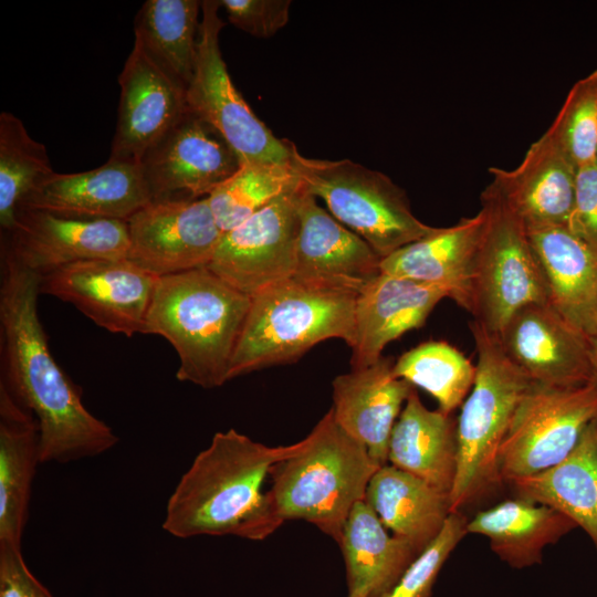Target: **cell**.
<instances>
[{
  "instance_id": "obj_1",
  "label": "cell",
  "mask_w": 597,
  "mask_h": 597,
  "mask_svg": "<svg viewBox=\"0 0 597 597\" xmlns=\"http://www.w3.org/2000/svg\"><path fill=\"white\" fill-rule=\"evenodd\" d=\"M0 386L35 418L40 463H67L111 450L118 437L87 410L53 358L38 312L40 275L1 250Z\"/></svg>"
},
{
  "instance_id": "obj_2",
  "label": "cell",
  "mask_w": 597,
  "mask_h": 597,
  "mask_svg": "<svg viewBox=\"0 0 597 597\" xmlns=\"http://www.w3.org/2000/svg\"><path fill=\"white\" fill-rule=\"evenodd\" d=\"M304 439L269 447L234 429L216 432L170 494L163 528L179 538L234 535L262 541L282 525L268 492L273 464L296 454Z\"/></svg>"
},
{
  "instance_id": "obj_3",
  "label": "cell",
  "mask_w": 597,
  "mask_h": 597,
  "mask_svg": "<svg viewBox=\"0 0 597 597\" xmlns=\"http://www.w3.org/2000/svg\"><path fill=\"white\" fill-rule=\"evenodd\" d=\"M250 305V295L207 266L160 276L143 334L159 335L171 344L179 358V381L220 387L230 380Z\"/></svg>"
},
{
  "instance_id": "obj_4",
  "label": "cell",
  "mask_w": 597,
  "mask_h": 597,
  "mask_svg": "<svg viewBox=\"0 0 597 597\" xmlns=\"http://www.w3.org/2000/svg\"><path fill=\"white\" fill-rule=\"evenodd\" d=\"M379 468L329 409L304 438L301 451L271 467L266 492L282 522L306 521L339 543L353 506L365 500Z\"/></svg>"
},
{
  "instance_id": "obj_5",
  "label": "cell",
  "mask_w": 597,
  "mask_h": 597,
  "mask_svg": "<svg viewBox=\"0 0 597 597\" xmlns=\"http://www.w3.org/2000/svg\"><path fill=\"white\" fill-rule=\"evenodd\" d=\"M357 294L290 277L251 296L229 379L298 359L316 344L354 339Z\"/></svg>"
},
{
  "instance_id": "obj_6",
  "label": "cell",
  "mask_w": 597,
  "mask_h": 597,
  "mask_svg": "<svg viewBox=\"0 0 597 597\" xmlns=\"http://www.w3.org/2000/svg\"><path fill=\"white\" fill-rule=\"evenodd\" d=\"M475 378L457 421V473L451 513L502 485L499 454L515 409L532 380L504 353L495 333L472 321Z\"/></svg>"
},
{
  "instance_id": "obj_7",
  "label": "cell",
  "mask_w": 597,
  "mask_h": 597,
  "mask_svg": "<svg viewBox=\"0 0 597 597\" xmlns=\"http://www.w3.org/2000/svg\"><path fill=\"white\" fill-rule=\"evenodd\" d=\"M291 164L303 187L381 259L437 230L412 213L405 190L381 171L349 159L308 158L295 145Z\"/></svg>"
},
{
  "instance_id": "obj_8",
  "label": "cell",
  "mask_w": 597,
  "mask_h": 597,
  "mask_svg": "<svg viewBox=\"0 0 597 597\" xmlns=\"http://www.w3.org/2000/svg\"><path fill=\"white\" fill-rule=\"evenodd\" d=\"M484 216L469 313L485 329L499 334L511 316L532 303H547L544 274L528 231L502 190L491 181L481 195Z\"/></svg>"
},
{
  "instance_id": "obj_9",
  "label": "cell",
  "mask_w": 597,
  "mask_h": 597,
  "mask_svg": "<svg viewBox=\"0 0 597 597\" xmlns=\"http://www.w3.org/2000/svg\"><path fill=\"white\" fill-rule=\"evenodd\" d=\"M597 418V378L575 387L532 381L502 442L499 465L504 483L557 464Z\"/></svg>"
},
{
  "instance_id": "obj_10",
  "label": "cell",
  "mask_w": 597,
  "mask_h": 597,
  "mask_svg": "<svg viewBox=\"0 0 597 597\" xmlns=\"http://www.w3.org/2000/svg\"><path fill=\"white\" fill-rule=\"evenodd\" d=\"M217 0L201 1V21L195 72L187 87L190 112L211 125L243 163L287 164L294 144L277 138L254 114L231 81L219 34L226 25Z\"/></svg>"
},
{
  "instance_id": "obj_11",
  "label": "cell",
  "mask_w": 597,
  "mask_h": 597,
  "mask_svg": "<svg viewBox=\"0 0 597 597\" xmlns=\"http://www.w3.org/2000/svg\"><path fill=\"white\" fill-rule=\"evenodd\" d=\"M159 276L126 259L80 261L40 276V293L73 304L97 326L143 334Z\"/></svg>"
},
{
  "instance_id": "obj_12",
  "label": "cell",
  "mask_w": 597,
  "mask_h": 597,
  "mask_svg": "<svg viewBox=\"0 0 597 597\" xmlns=\"http://www.w3.org/2000/svg\"><path fill=\"white\" fill-rule=\"evenodd\" d=\"M139 166L151 201L207 198L241 160L207 122L188 111L143 155Z\"/></svg>"
},
{
  "instance_id": "obj_13",
  "label": "cell",
  "mask_w": 597,
  "mask_h": 597,
  "mask_svg": "<svg viewBox=\"0 0 597 597\" xmlns=\"http://www.w3.org/2000/svg\"><path fill=\"white\" fill-rule=\"evenodd\" d=\"M301 185L223 233L208 269L252 296L294 275Z\"/></svg>"
},
{
  "instance_id": "obj_14",
  "label": "cell",
  "mask_w": 597,
  "mask_h": 597,
  "mask_svg": "<svg viewBox=\"0 0 597 597\" xmlns=\"http://www.w3.org/2000/svg\"><path fill=\"white\" fill-rule=\"evenodd\" d=\"M126 224L127 259L159 277L208 266L223 235L207 198L150 201Z\"/></svg>"
},
{
  "instance_id": "obj_15",
  "label": "cell",
  "mask_w": 597,
  "mask_h": 597,
  "mask_svg": "<svg viewBox=\"0 0 597 597\" xmlns=\"http://www.w3.org/2000/svg\"><path fill=\"white\" fill-rule=\"evenodd\" d=\"M1 250L41 275L95 259H126V221L80 220L36 210H20L14 227L2 234Z\"/></svg>"
},
{
  "instance_id": "obj_16",
  "label": "cell",
  "mask_w": 597,
  "mask_h": 597,
  "mask_svg": "<svg viewBox=\"0 0 597 597\" xmlns=\"http://www.w3.org/2000/svg\"><path fill=\"white\" fill-rule=\"evenodd\" d=\"M496 335L510 360L534 383L575 387L597 378L586 337L548 303L521 307Z\"/></svg>"
},
{
  "instance_id": "obj_17",
  "label": "cell",
  "mask_w": 597,
  "mask_h": 597,
  "mask_svg": "<svg viewBox=\"0 0 597 597\" xmlns=\"http://www.w3.org/2000/svg\"><path fill=\"white\" fill-rule=\"evenodd\" d=\"M316 199L301 186L293 277L358 295L381 273V258L363 238L321 207Z\"/></svg>"
},
{
  "instance_id": "obj_18",
  "label": "cell",
  "mask_w": 597,
  "mask_h": 597,
  "mask_svg": "<svg viewBox=\"0 0 597 597\" xmlns=\"http://www.w3.org/2000/svg\"><path fill=\"white\" fill-rule=\"evenodd\" d=\"M118 115L109 158L139 164L145 151L187 111V88L135 39L118 76Z\"/></svg>"
},
{
  "instance_id": "obj_19",
  "label": "cell",
  "mask_w": 597,
  "mask_h": 597,
  "mask_svg": "<svg viewBox=\"0 0 597 597\" xmlns=\"http://www.w3.org/2000/svg\"><path fill=\"white\" fill-rule=\"evenodd\" d=\"M150 201L139 164L108 158L104 165L87 171H54L30 192L19 211L36 210L80 220L127 221Z\"/></svg>"
},
{
  "instance_id": "obj_20",
  "label": "cell",
  "mask_w": 597,
  "mask_h": 597,
  "mask_svg": "<svg viewBox=\"0 0 597 597\" xmlns=\"http://www.w3.org/2000/svg\"><path fill=\"white\" fill-rule=\"evenodd\" d=\"M489 171L527 231L568 227L577 167L547 132L530 146L517 167Z\"/></svg>"
},
{
  "instance_id": "obj_21",
  "label": "cell",
  "mask_w": 597,
  "mask_h": 597,
  "mask_svg": "<svg viewBox=\"0 0 597 597\" xmlns=\"http://www.w3.org/2000/svg\"><path fill=\"white\" fill-rule=\"evenodd\" d=\"M394 362L381 356L375 364L352 369L332 381L337 425L364 444L380 467L388 462L392 428L413 386L392 373Z\"/></svg>"
},
{
  "instance_id": "obj_22",
  "label": "cell",
  "mask_w": 597,
  "mask_h": 597,
  "mask_svg": "<svg viewBox=\"0 0 597 597\" xmlns=\"http://www.w3.org/2000/svg\"><path fill=\"white\" fill-rule=\"evenodd\" d=\"M446 297L440 287L381 272L356 297L352 369L375 364L386 345L423 325Z\"/></svg>"
},
{
  "instance_id": "obj_23",
  "label": "cell",
  "mask_w": 597,
  "mask_h": 597,
  "mask_svg": "<svg viewBox=\"0 0 597 597\" xmlns=\"http://www.w3.org/2000/svg\"><path fill=\"white\" fill-rule=\"evenodd\" d=\"M484 216L462 218L447 228L411 242L380 261L383 273L442 289L468 312L471 306L474 261Z\"/></svg>"
},
{
  "instance_id": "obj_24",
  "label": "cell",
  "mask_w": 597,
  "mask_h": 597,
  "mask_svg": "<svg viewBox=\"0 0 597 597\" xmlns=\"http://www.w3.org/2000/svg\"><path fill=\"white\" fill-rule=\"evenodd\" d=\"M547 303L584 336L597 311V253L565 227L528 231Z\"/></svg>"
},
{
  "instance_id": "obj_25",
  "label": "cell",
  "mask_w": 597,
  "mask_h": 597,
  "mask_svg": "<svg viewBox=\"0 0 597 597\" xmlns=\"http://www.w3.org/2000/svg\"><path fill=\"white\" fill-rule=\"evenodd\" d=\"M39 463L36 420L0 386V546L22 548Z\"/></svg>"
},
{
  "instance_id": "obj_26",
  "label": "cell",
  "mask_w": 597,
  "mask_h": 597,
  "mask_svg": "<svg viewBox=\"0 0 597 597\" xmlns=\"http://www.w3.org/2000/svg\"><path fill=\"white\" fill-rule=\"evenodd\" d=\"M457 422L429 410L413 388L391 431L388 461L450 494L457 473Z\"/></svg>"
},
{
  "instance_id": "obj_27",
  "label": "cell",
  "mask_w": 597,
  "mask_h": 597,
  "mask_svg": "<svg viewBox=\"0 0 597 597\" xmlns=\"http://www.w3.org/2000/svg\"><path fill=\"white\" fill-rule=\"evenodd\" d=\"M506 483L512 486L515 498L566 515L583 528L597 549V418L561 462Z\"/></svg>"
},
{
  "instance_id": "obj_28",
  "label": "cell",
  "mask_w": 597,
  "mask_h": 597,
  "mask_svg": "<svg viewBox=\"0 0 597 597\" xmlns=\"http://www.w3.org/2000/svg\"><path fill=\"white\" fill-rule=\"evenodd\" d=\"M338 544L350 597H381L419 555L409 542L389 535L365 501L353 506Z\"/></svg>"
},
{
  "instance_id": "obj_29",
  "label": "cell",
  "mask_w": 597,
  "mask_h": 597,
  "mask_svg": "<svg viewBox=\"0 0 597 597\" xmlns=\"http://www.w3.org/2000/svg\"><path fill=\"white\" fill-rule=\"evenodd\" d=\"M392 535L420 554L451 514L449 494L391 464L373 475L364 500Z\"/></svg>"
},
{
  "instance_id": "obj_30",
  "label": "cell",
  "mask_w": 597,
  "mask_h": 597,
  "mask_svg": "<svg viewBox=\"0 0 597 597\" xmlns=\"http://www.w3.org/2000/svg\"><path fill=\"white\" fill-rule=\"evenodd\" d=\"M576 527L561 512L519 498L479 512L467 524L468 533L486 536L491 549L513 568L541 564L544 547Z\"/></svg>"
},
{
  "instance_id": "obj_31",
  "label": "cell",
  "mask_w": 597,
  "mask_h": 597,
  "mask_svg": "<svg viewBox=\"0 0 597 597\" xmlns=\"http://www.w3.org/2000/svg\"><path fill=\"white\" fill-rule=\"evenodd\" d=\"M200 14L198 0H147L135 17V39L186 88L197 61Z\"/></svg>"
},
{
  "instance_id": "obj_32",
  "label": "cell",
  "mask_w": 597,
  "mask_h": 597,
  "mask_svg": "<svg viewBox=\"0 0 597 597\" xmlns=\"http://www.w3.org/2000/svg\"><path fill=\"white\" fill-rule=\"evenodd\" d=\"M45 146L9 112L0 114V227L10 231L24 199L52 175Z\"/></svg>"
},
{
  "instance_id": "obj_33",
  "label": "cell",
  "mask_w": 597,
  "mask_h": 597,
  "mask_svg": "<svg viewBox=\"0 0 597 597\" xmlns=\"http://www.w3.org/2000/svg\"><path fill=\"white\" fill-rule=\"evenodd\" d=\"M300 185L291 161L243 163L207 199L217 224L224 233Z\"/></svg>"
},
{
  "instance_id": "obj_34",
  "label": "cell",
  "mask_w": 597,
  "mask_h": 597,
  "mask_svg": "<svg viewBox=\"0 0 597 597\" xmlns=\"http://www.w3.org/2000/svg\"><path fill=\"white\" fill-rule=\"evenodd\" d=\"M396 377L430 394L443 413L463 404L475 378V366L460 350L442 341H429L404 353L394 363Z\"/></svg>"
},
{
  "instance_id": "obj_35",
  "label": "cell",
  "mask_w": 597,
  "mask_h": 597,
  "mask_svg": "<svg viewBox=\"0 0 597 597\" xmlns=\"http://www.w3.org/2000/svg\"><path fill=\"white\" fill-rule=\"evenodd\" d=\"M546 132L577 169L597 159V70L572 86Z\"/></svg>"
},
{
  "instance_id": "obj_36",
  "label": "cell",
  "mask_w": 597,
  "mask_h": 597,
  "mask_svg": "<svg viewBox=\"0 0 597 597\" xmlns=\"http://www.w3.org/2000/svg\"><path fill=\"white\" fill-rule=\"evenodd\" d=\"M467 519L451 513L437 537L413 559L381 597H431L437 576L457 544L468 533Z\"/></svg>"
},
{
  "instance_id": "obj_37",
  "label": "cell",
  "mask_w": 597,
  "mask_h": 597,
  "mask_svg": "<svg viewBox=\"0 0 597 597\" xmlns=\"http://www.w3.org/2000/svg\"><path fill=\"white\" fill-rule=\"evenodd\" d=\"M219 4L230 23L256 38L274 35L290 18V0H220Z\"/></svg>"
},
{
  "instance_id": "obj_38",
  "label": "cell",
  "mask_w": 597,
  "mask_h": 597,
  "mask_svg": "<svg viewBox=\"0 0 597 597\" xmlns=\"http://www.w3.org/2000/svg\"><path fill=\"white\" fill-rule=\"evenodd\" d=\"M567 229L597 253V159L577 169Z\"/></svg>"
},
{
  "instance_id": "obj_39",
  "label": "cell",
  "mask_w": 597,
  "mask_h": 597,
  "mask_svg": "<svg viewBox=\"0 0 597 597\" xmlns=\"http://www.w3.org/2000/svg\"><path fill=\"white\" fill-rule=\"evenodd\" d=\"M0 597H53L29 569L22 548L0 546Z\"/></svg>"
},
{
  "instance_id": "obj_40",
  "label": "cell",
  "mask_w": 597,
  "mask_h": 597,
  "mask_svg": "<svg viewBox=\"0 0 597 597\" xmlns=\"http://www.w3.org/2000/svg\"><path fill=\"white\" fill-rule=\"evenodd\" d=\"M585 337L587 339V343H588V346H589V349H590V355H591L593 363H594V367H595L596 373H597V311H596L595 316H594V318H593V321L590 323L589 328L585 333Z\"/></svg>"
},
{
  "instance_id": "obj_41",
  "label": "cell",
  "mask_w": 597,
  "mask_h": 597,
  "mask_svg": "<svg viewBox=\"0 0 597 597\" xmlns=\"http://www.w3.org/2000/svg\"><path fill=\"white\" fill-rule=\"evenodd\" d=\"M348 597H350V596H348Z\"/></svg>"
}]
</instances>
